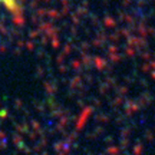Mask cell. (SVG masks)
Masks as SVG:
<instances>
[{
  "mask_svg": "<svg viewBox=\"0 0 155 155\" xmlns=\"http://www.w3.org/2000/svg\"><path fill=\"white\" fill-rule=\"evenodd\" d=\"M0 6L5 7L13 16H22V5H20L19 0H0Z\"/></svg>",
  "mask_w": 155,
  "mask_h": 155,
  "instance_id": "obj_1",
  "label": "cell"
}]
</instances>
